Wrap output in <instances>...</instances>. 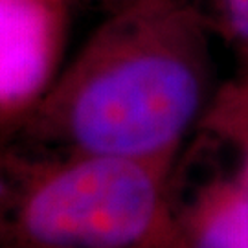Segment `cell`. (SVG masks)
Here are the masks:
<instances>
[{"label": "cell", "mask_w": 248, "mask_h": 248, "mask_svg": "<svg viewBox=\"0 0 248 248\" xmlns=\"http://www.w3.org/2000/svg\"><path fill=\"white\" fill-rule=\"evenodd\" d=\"M215 35L230 45L237 57H248V0H197Z\"/></svg>", "instance_id": "obj_6"}, {"label": "cell", "mask_w": 248, "mask_h": 248, "mask_svg": "<svg viewBox=\"0 0 248 248\" xmlns=\"http://www.w3.org/2000/svg\"><path fill=\"white\" fill-rule=\"evenodd\" d=\"M177 248H248V187L232 171L177 197Z\"/></svg>", "instance_id": "obj_4"}, {"label": "cell", "mask_w": 248, "mask_h": 248, "mask_svg": "<svg viewBox=\"0 0 248 248\" xmlns=\"http://www.w3.org/2000/svg\"><path fill=\"white\" fill-rule=\"evenodd\" d=\"M232 151L233 173L248 187V57H237V68L219 81L199 133Z\"/></svg>", "instance_id": "obj_5"}, {"label": "cell", "mask_w": 248, "mask_h": 248, "mask_svg": "<svg viewBox=\"0 0 248 248\" xmlns=\"http://www.w3.org/2000/svg\"><path fill=\"white\" fill-rule=\"evenodd\" d=\"M94 2H98V4H101V6H105V8L112 11V9L120 8V6H124V4L131 2V0H94Z\"/></svg>", "instance_id": "obj_7"}, {"label": "cell", "mask_w": 248, "mask_h": 248, "mask_svg": "<svg viewBox=\"0 0 248 248\" xmlns=\"http://www.w3.org/2000/svg\"><path fill=\"white\" fill-rule=\"evenodd\" d=\"M72 0H0V133H15L64 66Z\"/></svg>", "instance_id": "obj_3"}, {"label": "cell", "mask_w": 248, "mask_h": 248, "mask_svg": "<svg viewBox=\"0 0 248 248\" xmlns=\"http://www.w3.org/2000/svg\"><path fill=\"white\" fill-rule=\"evenodd\" d=\"M213 30L197 0L112 9L15 136L46 149L178 164L219 81Z\"/></svg>", "instance_id": "obj_1"}, {"label": "cell", "mask_w": 248, "mask_h": 248, "mask_svg": "<svg viewBox=\"0 0 248 248\" xmlns=\"http://www.w3.org/2000/svg\"><path fill=\"white\" fill-rule=\"evenodd\" d=\"M177 168L0 133V248H177Z\"/></svg>", "instance_id": "obj_2"}]
</instances>
